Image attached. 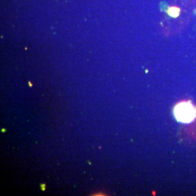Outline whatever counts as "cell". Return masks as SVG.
<instances>
[{
  "instance_id": "obj_2",
  "label": "cell",
  "mask_w": 196,
  "mask_h": 196,
  "mask_svg": "<svg viewBox=\"0 0 196 196\" xmlns=\"http://www.w3.org/2000/svg\"><path fill=\"white\" fill-rule=\"evenodd\" d=\"M167 12L169 16L176 18L179 15L180 9L176 6H172L168 8Z\"/></svg>"
},
{
  "instance_id": "obj_3",
  "label": "cell",
  "mask_w": 196,
  "mask_h": 196,
  "mask_svg": "<svg viewBox=\"0 0 196 196\" xmlns=\"http://www.w3.org/2000/svg\"><path fill=\"white\" fill-rule=\"evenodd\" d=\"M41 189L43 191H45V188H46V185L45 184H41Z\"/></svg>"
},
{
  "instance_id": "obj_4",
  "label": "cell",
  "mask_w": 196,
  "mask_h": 196,
  "mask_svg": "<svg viewBox=\"0 0 196 196\" xmlns=\"http://www.w3.org/2000/svg\"><path fill=\"white\" fill-rule=\"evenodd\" d=\"M29 87H32V86H33L32 84L31 83V82H29Z\"/></svg>"
},
{
  "instance_id": "obj_1",
  "label": "cell",
  "mask_w": 196,
  "mask_h": 196,
  "mask_svg": "<svg viewBox=\"0 0 196 196\" xmlns=\"http://www.w3.org/2000/svg\"><path fill=\"white\" fill-rule=\"evenodd\" d=\"M174 114L178 122L190 123L196 118V108L190 102H180L175 106Z\"/></svg>"
},
{
  "instance_id": "obj_5",
  "label": "cell",
  "mask_w": 196,
  "mask_h": 196,
  "mask_svg": "<svg viewBox=\"0 0 196 196\" xmlns=\"http://www.w3.org/2000/svg\"><path fill=\"white\" fill-rule=\"evenodd\" d=\"M1 131H2V132H4L6 131V130L5 129H2V130Z\"/></svg>"
}]
</instances>
